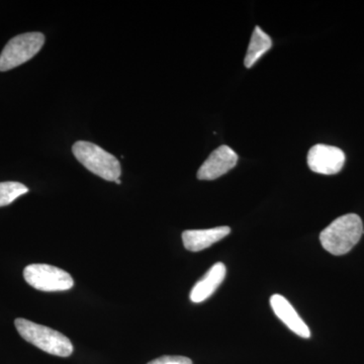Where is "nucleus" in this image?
Wrapping results in <instances>:
<instances>
[{
  "label": "nucleus",
  "mask_w": 364,
  "mask_h": 364,
  "mask_svg": "<svg viewBox=\"0 0 364 364\" xmlns=\"http://www.w3.org/2000/svg\"><path fill=\"white\" fill-rule=\"evenodd\" d=\"M272 47V41L259 26H256L251 37L247 54L244 59L246 68H251Z\"/></svg>",
  "instance_id": "9b49d317"
},
{
  "label": "nucleus",
  "mask_w": 364,
  "mask_h": 364,
  "mask_svg": "<svg viewBox=\"0 0 364 364\" xmlns=\"http://www.w3.org/2000/svg\"><path fill=\"white\" fill-rule=\"evenodd\" d=\"M23 277L38 291H64L74 286V280L68 272L49 264L28 265L23 270Z\"/></svg>",
  "instance_id": "39448f33"
},
{
  "label": "nucleus",
  "mask_w": 364,
  "mask_h": 364,
  "mask_svg": "<svg viewBox=\"0 0 364 364\" xmlns=\"http://www.w3.org/2000/svg\"><path fill=\"white\" fill-rule=\"evenodd\" d=\"M74 156L86 169L107 181H116L122 174L121 163L111 153L95 144L78 141L72 147Z\"/></svg>",
  "instance_id": "7ed1b4c3"
},
{
  "label": "nucleus",
  "mask_w": 364,
  "mask_h": 364,
  "mask_svg": "<svg viewBox=\"0 0 364 364\" xmlns=\"http://www.w3.org/2000/svg\"><path fill=\"white\" fill-rule=\"evenodd\" d=\"M28 191V188L20 182H0V208L11 205Z\"/></svg>",
  "instance_id": "f8f14e48"
},
{
  "label": "nucleus",
  "mask_w": 364,
  "mask_h": 364,
  "mask_svg": "<svg viewBox=\"0 0 364 364\" xmlns=\"http://www.w3.org/2000/svg\"><path fill=\"white\" fill-rule=\"evenodd\" d=\"M116 182H117V184H121L122 183V181H119V179H117Z\"/></svg>",
  "instance_id": "4468645a"
},
{
  "label": "nucleus",
  "mask_w": 364,
  "mask_h": 364,
  "mask_svg": "<svg viewBox=\"0 0 364 364\" xmlns=\"http://www.w3.org/2000/svg\"><path fill=\"white\" fill-rule=\"evenodd\" d=\"M14 325L26 341L35 345L41 350L60 358H68L73 353L70 340L56 330L21 318H16Z\"/></svg>",
  "instance_id": "f03ea898"
},
{
  "label": "nucleus",
  "mask_w": 364,
  "mask_h": 364,
  "mask_svg": "<svg viewBox=\"0 0 364 364\" xmlns=\"http://www.w3.org/2000/svg\"><path fill=\"white\" fill-rule=\"evenodd\" d=\"M231 233L230 227L222 226L205 230H188L182 233L184 247L193 252L205 250Z\"/></svg>",
  "instance_id": "1a4fd4ad"
},
{
  "label": "nucleus",
  "mask_w": 364,
  "mask_h": 364,
  "mask_svg": "<svg viewBox=\"0 0 364 364\" xmlns=\"http://www.w3.org/2000/svg\"><path fill=\"white\" fill-rule=\"evenodd\" d=\"M45 36L42 33H26L13 38L0 54V71H9L26 63L42 49Z\"/></svg>",
  "instance_id": "20e7f679"
},
{
  "label": "nucleus",
  "mask_w": 364,
  "mask_h": 364,
  "mask_svg": "<svg viewBox=\"0 0 364 364\" xmlns=\"http://www.w3.org/2000/svg\"><path fill=\"white\" fill-rule=\"evenodd\" d=\"M148 364H193L191 359L184 356H161L154 359Z\"/></svg>",
  "instance_id": "ddd939ff"
},
{
  "label": "nucleus",
  "mask_w": 364,
  "mask_h": 364,
  "mask_svg": "<svg viewBox=\"0 0 364 364\" xmlns=\"http://www.w3.org/2000/svg\"><path fill=\"white\" fill-rule=\"evenodd\" d=\"M309 167L312 171L324 176H333L343 168L345 154L343 151L334 146L317 144L308 153Z\"/></svg>",
  "instance_id": "423d86ee"
},
{
  "label": "nucleus",
  "mask_w": 364,
  "mask_h": 364,
  "mask_svg": "<svg viewBox=\"0 0 364 364\" xmlns=\"http://www.w3.org/2000/svg\"><path fill=\"white\" fill-rule=\"evenodd\" d=\"M227 268L224 263L218 262L213 265L200 282H196L191 291V301L200 304L213 296L218 287L221 286L226 277Z\"/></svg>",
  "instance_id": "9d476101"
},
{
  "label": "nucleus",
  "mask_w": 364,
  "mask_h": 364,
  "mask_svg": "<svg viewBox=\"0 0 364 364\" xmlns=\"http://www.w3.org/2000/svg\"><path fill=\"white\" fill-rule=\"evenodd\" d=\"M363 234V223L358 215L337 218L320 234L323 248L333 255L347 254L358 243Z\"/></svg>",
  "instance_id": "f257e3e1"
},
{
  "label": "nucleus",
  "mask_w": 364,
  "mask_h": 364,
  "mask_svg": "<svg viewBox=\"0 0 364 364\" xmlns=\"http://www.w3.org/2000/svg\"><path fill=\"white\" fill-rule=\"evenodd\" d=\"M238 161V155L229 146L217 148L203 163L198 171L200 181H214L233 169Z\"/></svg>",
  "instance_id": "0eeeda50"
},
{
  "label": "nucleus",
  "mask_w": 364,
  "mask_h": 364,
  "mask_svg": "<svg viewBox=\"0 0 364 364\" xmlns=\"http://www.w3.org/2000/svg\"><path fill=\"white\" fill-rule=\"evenodd\" d=\"M270 306L277 318L287 325L291 331L301 337V338H310L311 332L308 326L299 317V314L294 310L291 304L284 296L280 294H273L270 298Z\"/></svg>",
  "instance_id": "6e6552de"
}]
</instances>
